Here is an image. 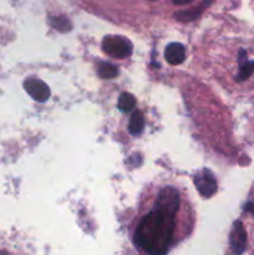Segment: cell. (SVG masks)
Listing matches in <instances>:
<instances>
[{
  "mask_svg": "<svg viewBox=\"0 0 254 255\" xmlns=\"http://www.w3.org/2000/svg\"><path fill=\"white\" fill-rule=\"evenodd\" d=\"M179 194L172 187L162 189L156 206L137 226L134 243L149 254H164L173 238Z\"/></svg>",
  "mask_w": 254,
  "mask_h": 255,
  "instance_id": "1",
  "label": "cell"
},
{
  "mask_svg": "<svg viewBox=\"0 0 254 255\" xmlns=\"http://www.w3.org/2000/svg\"><path fill=\"white\" fill-rule=\"evenodd\" d=\"M102 50L116 59H125L132 52V44L127 39L116 35H109L102 40Z\"/></svg>",
  "mask_w": 254,
  "mask_h": 255,
  "instance_id": "2",
  "label": "cell"
},
{
  "mask_svg": "<svg viewBox=\"0 0 254 255\" xmlns=\"http://www.w3.org/2000/svg\"><path fill=\"white\" fill-rule=\"evenodd\" d=\"M194 184L199 193L206 198L213 196L217 192V181L209 169H203L194 176Z\"/></svg>",
  "mask_w": 254,
  "mask_h": 255,
  "instance_id": "3",
  "label": "cell"
},
{
  "mask_svg": "<svg viewBox=\"0 0 254 255\" xmlns=\"http://www.w3.org/2000/svg\"><path fill=\"white\" fill-rule=\"evenodd\" d=\"M25 90L27 94L37 102H46L50 99V92L49 86L45 84L44 81L39 79H29L25 81L24 84Z\"/></svg>",
  "mask_w": 254,
  "mask_h": 255,
  "instance_id": "4",
  "label": "cell"
},
{
  "mask_svg": "<svg viewBox=\"0 0 254 255\" xmlns=\"http://www.w3.org/2000/svg\"><path fill=\"white\" fill-rule=\"evenodd\" d=\"M229 244L234 254H242L246 251L247 247V232L244 229L242 222H234L232 228L231 237H229Z\"/></svg>",
  "mask_w": 254,
  "mask_h": 255,
  "instance_id": "5",
  "label": "cell"
},
{
  "mask_svg": "<svg viewBox=\"0 0 254 255\" xmlns=\"http://www.w3.org/2000/svg\"><path fill=\"white\" fill-rule=\"evenodd\" d=\"M164 59L169 65H179L186 60V49L179 42H172L164 50Z\"/></svg>",
  "mask_w": 254,
  "mask_h": 255,
  "instance_id": "6",
  "label": "cell"
},
{
  "mask_svg": "<svg viewBox=\"0 0 254 255\" xmlns=\"http://www.w3.org/2000/svg\"><path fill=\"white\" fill-rule=\"evenodd\" d=\"M212 1H213V0H204V1L202 2L198 7H197V9L183 10V11L176 12V14H174V16H176L177 20H179V21H182V22L193 21V20H196L197 17L201 15V12L203 11L206 7H208V5L211 4Z\"/></svg>",
  "mask_w": 254,
  "mask_h": 255,
  "instance_id": "7",
  "label": "cell"
},
{
  "mask_svg": "<svg viewBox=\"0 0 254 255\" xmlns=\"http://www.w3.org/2000/svg\"><path fill=\"white\" fill-rule=\"evenodd\" d=\"M239 72L237 75V81H244L254 74V61H248L246 57V51L242 50L239 57Z\"/></svg>",
  "mask_w": 254,
  "mask_h": 255,
  "instance_id": "8",
  "label": "cell"
},
{
  "mask_svg": "<svg viewBox=\"0 0 254 255\" xmlns=\"http://www.w3.org/2000/svg\"><path fill=\"white\" fill-rule=\"evenodd\" d=\"M144 128V117L142 115L141 111H134L131 115V119H129L128 124V131L129 133L133 134V136H138Z\"/></svg>",
  "mask_w": 254,
  "mask_h": 255,
  "instance_id": "9",
  "label": "cell"
},
{
  "mask_svg": "<svg viewBox=\"0 0 254 255\" xmlns=\"http://www.w3.org/2000/svg\"><path fill=\"white\" fill-rule=\"evenodd\" d=\"M117 106H119L120 111L129 112L134 109V106H136V99H134L131 94L124 92V94H121V96H120Z\"/></svg>",
  "mask_w": 254,
  "mask_h": 255,
  "instance_id": "10",
  "label": "cell"
},
{
  "mask_svg": "<svg viewBox=\"0 0 254 255\" xmlns=\"http://www.w3.org/2000/svg\"><path fill=\"white\" fill-rule=\"evenodd\" d=\"M117 72H119L117 67L109 62H102L99 67V75L102 79H114Z\"/></svg>",
  "mask_w": 254,
  "mask_h": 255,
  "instance_id": "11",
  "label": "cell"
},
{
  "mask_svg": "<svg viewBox=\"0 0 254 255\" xmlns=\"http://www.w3.org/2000/svg\"><path fill=\"white\" fill-rule=\"evenodd\" d=\"M51 24L59 31L66 32L69 30H71V22H70L69 19H66L64 16H56L55 19H51Z\"/></svg>",
  "mask_w": 254,
  "mask_h": 255,
  "instance_id": "12",
  "label": "cell"
},
{
  "mask_svg": "<svg viewBox=\"0 0 254 255\" xmlns=\"http://www.w3.org/2000/svg\"><path fill=\"white\" fill-rule=\"evenodd\" d=\"M244 211L254 216V203H247L246 207H244Z\"/></svg>",
  "mask_w": 254,
  "mask_h": 255,
  "instance_id": "13",
  "label": "cell"
},
{
  "mask_svg": "<svg viewBox=\"0 0 254 255\" xmlns=\"http://www.w3.org/2000/svg\"><path fill=\"white\" fill-rule=\"evenodd\" d=\"M191 1H193V0H172V2H173L174 5H186L189 4Z\"/></svg>",
  "mask_w": 254,
  "mask_h": 255,
  "instance_id": "14",
  "label": "cell"
}]
</instances>
